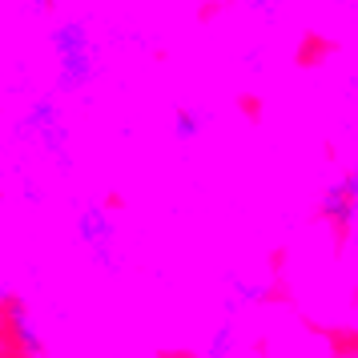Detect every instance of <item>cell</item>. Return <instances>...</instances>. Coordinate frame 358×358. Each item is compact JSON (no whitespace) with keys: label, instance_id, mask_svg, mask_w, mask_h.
<instances>
[{"label":"cell","instance_id":"cell-2","mask_svg":"<svg viewBox=\"0 0 358 358\" xmlns=\"http://www.w3.org/2000/svg\"><path fill=\"white\" fill-rule=\"evenodd\" d=\"M322 213L338 229H355L358 226V165H355V169H346L338 181H330V185H326Z\"/></svg>","mask_w":358,"mask_h":358},{"label":"cell","instance_id":"cell-3","mask_svg":"<svg viewBox=\"0 0 358 358\" xmlns=\"http://www.w3.org/2000/svg\"><path fill=\"white\" fill-rule=\"evenodd\" d=\"M8 338L24 358H33V350H41V334L33 330V318L20 302H8Z\"/></svg>","mask_w":358,"mask_h":358},{"label":"cell","instance_id":"cell-4","mask_svg":"<svg viewBox=\"0 0 358 358\" xmlns=\"http://www.w3.org/2000/svg\"><path fill=\"white\" fill-rule=\"evenodd\" d=\"M197 125H206V121H201V117H189V113H178V137L181 141H189V137H197Z\"/></svg>","mask_w":358,"mask_h":358},{"label":"cell","instance_id":"cell-1","mask_svg":"<svg viewBox=\"0 0 358 358\" xmlns=\"http://www.w3.org/2000/svg\"><path fill=\"white\" fill-rule=\"evenodd\" d=\"M49 45H52V65H57L61 89H85L97 77V45H93L85 24H77V20L57 24L49 33Z\"/></svg>","mask_w":358,"mask_h":358}]
</instances>
